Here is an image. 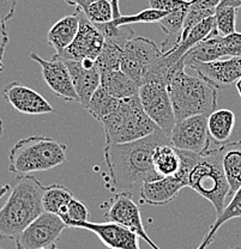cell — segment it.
Instances as JSON below:
<instances>
[{
	"label": "cell",
	"mask_w": 241,
	"mask_h": 249,
	"mask_svg": "<svg viewBox=\"0 0 241 249\" xmlns=\"http://www.w3.org/2000/svg\"><path fill=\"white\" fill-rule=\"evenodd\" d=\"M10 196L0 209V238L16 240L25 228L43 213L45 186L34 175H18L12 181Z\"/></svg>",
	"instance_id": "3"
},
{
	"label": "cell",
	"mask_w": 241,
	"mask_h": 249,
	"mask_svg": "<svg viewBox=\"0 0 241 249\" xmlns=\"http://www.w3.org/2000/svg\"><path fill=\"white\" fill-rule=\"evenodd\" d=\"M148 2L150 5V9L159 10L166 14H170V12L190 6L188 0H148Z\"/></svg>",
	"instance_id": "33"
},
{
	"label": "cell",
	"mask_w": 241,
	"mask_h": 249,
	"mask_svg": "<svg viewBox=\"0 0 241 249\" xmlns=\"http://www.w3.org/2000/svg\"><path fill=\"white\" fill-rule=\"evenodd\" d=\"M235 126V114L229 109H216L208 116V129L211 142L219 146L228 142Z\"/></svg>",
	"instance_id": "23"
},
{
	"label": "cell",
	"mask_w": 241,
	"mask_h": 249,
	"mask_svg": "<svg viewBox=\"0 0 241 249\" xmlns=\"http://www.w3.org/2000/svg\"><path fill=\"white\" fill-rule=\"evenodd\" d=\"M74 229H83L95 233L108 249H141L137 233L113 222H83L74 225Z\"/></svg>",
	"instance_id": "15"
},
{
	"label": "cell",
	"mask_w": 241,
	"mask_h": 249,
	"mask_svg": "<svg viewBox=\"0 0 241 249\" xmlns=\"http://www.w3.org/2000/svg\"><path fill=\"white\" fill-rule=\"evenodd\" d=\"M139 100L145 114L157 128L170 134L177 124L174 109L167 85L161 83H145L139 88Z\"/></svg>",
	"instance_id": "8"
},
{
	"label": "cell",
	"mask_w": 241,
	"mask_h": 249,
	"mask_svg": "<svg viewBox=\"0 0 241 249\" xmlns=\"http://www.w3.org/2000/svg\"><path fill=\"white\" fill-rule=\"evenodd\" d=\"M79 29L78 12L65 16L54 25H52L47 34L48 45L54 48L56 55L61 54L76 38Z\"/></svg>",
	"instance_id": "19"
},
{
	"label": "cell",
	"mask_w": 241,
	"mask_h": 249,
	"mask_svg": "<svg viewBox=\"0 0 241 249\" xmlns=\"http://www.w3.org/2000/svg\"><path fill=\"white\" fill-rule=\"evenodd\" d=\"M101 87L116 100H126L138 95L141 88L121 70L101 73Z\"/></svg>",
	"instance_id": "21"
},
{
	"label": "cell",
	"mask_w": 241,
	"mask_h": 249,
	"mask_svg": "<svg viewBox=\"0 0 241 249\" xmlns=\"http://www.w3.org/2000/svg\"><path fill=\"white\" fill-rule=\"evenodd\" d=\"M4 71V64H0V73Z\"/></svg>",
	"instance_id": "45"
},
{
	"label": "cell",
	"mask_w": 241,
	"mask_h": 249,
	"mask_svg": "<svg viewBox=\"0 0 241 249\" xmlns=\"http://www.w3.org/2000/svg\"><path fill=\"white\" fill-rule=\"evenodd\" d=\"M190 7V6H188ZM188 7L180 9L178 11L170 12L167 14L162 19H160L159 25L162 29L163 33L166 34L165 41L161 45V51L163 53H167L170 49L174 48L175 46L179 45L181 41L184 30V23H185L186 15H187Z\"/></svg>",
	"instance_id": "25"
},
{
	"label": "cell",
	"mask_w": 241,
	"mask_h": 249,
	"mask_svg": "<svg viewBox=\"0 0 241 249\" xmlns=\"http://www.w3.org/2000/svg\"><path fill=\"white\" fill-rule=\"evenodd\" d=\"M72 198H74L72 192L66 187L56 183L45 187L42 193L43 211L58 214L60 217L66 209V205Z\"/></svg>",
	"instance_id": "28"
},
{
	"label": "cell",
	"mask_w": 241,
	"mask_h": 249,
	"mask_svg": "<svg viewBox=\"0 0 241 249\" xmlns=\"http://www.w3.org/2000/svg\"><path fill=\"white\" fill-rule=\"evenodd\" d=\"M154 169L161 178L173 176L180 169L181 160L178 150L170 144H162L155 149L152 155Z\"/></svg>",
	"instance_id": "26"
},
{
	"label": "cell",
	"mask_w": 241,
	"mask_h": 249,
	"mask_svg": "<svg viewBox=\"0 0 241 249\" xmlns=\"http://www.w3.org/2000/svg\"><path fill=\"white\" fill-rule=\"evenodd\" d=\"M10 188H11V186L10 185H5V186L0 187V198H1L2 196H5V194H6V192L10 191Z\"/></svg>",
	"instance_id": "41"
},
{
	"label": "cell",
	"mask_w": 241,
	"mask_h": 249,
	"mask_svg": "<svg viewBox=\"0 0 241 249\" xmlns=\"http://www.w3.org/2000/svg\"><path fill=\"white\" fill-rule=\"evenodd\" d=\"M224 58H227V56H225L222 36L219 34H214L206 40L202 41L198 45L194 46L191 51H188L186 55L184 56V62H185L186 66V64L191 61L210 62Z\"/></svg>",
	"instance_id": "24"
},
{
	"label": "cell",
	"mask_w": 241,
	"mask_h": 249,
	"mask_svg": "<svg viewBox=\"0 0 241 249\" xmlns=\"http://www.w3.org/2000/svg\"><path fill=\"white\" fill-rule=\"evenodd\" d=\"M188 1H190V9L215 12L222 0H188Z\"/></svg>",
	"instance_id": "36"
},
{
	"label": "cell",
	"mask_w": 241,
	"mask_h": 249,
	"mask_svg": "<svg viewBox=\"0 0 241 249\" xmlns=\"http://www.w3.org/2000/svg\"><path fill=\"white\" fill-rule=\"evenodd\" d=\"M225 56L227 58H241V33L222 36Z\"/></svg>",
	"instance_id": "34"
},
{
	"label": "cell",
	"mask_w": 241,
	"mask_h": 249,
	"mask_svg": "<svg viewBox=\"0 0 241 249\" xmlns=\"http://www.w3.org/2000/svg\"><path fill=\"white\" fill-rule=\"evenodd\" d=\"M67 228L58 214L43 212L15 240L17 249H42L56 245Z\"/></svg>",
	"instance_id": "11"
},
{
	"label": "cell",
	"mask_w": 241,
	"mask_h": 249,
	"mask_svg": "<svg viewBox=\"0 0 241 249\" xmlns=\"http://www.w3.org/2000/svg\"><path fill=\"white\" fill-rule=\"evenodd\" d=\"M162 54L161 48L150 38L132 37L124 47L120 70L141 87Z\"/></svg>",
	"instance_id": "7"
},
{
	"label": "cell",
	"mask_w": 241,
	"mask_h": 249,
	"mask_svg": "<svg viewBox=\"0 0 241 249\" xmlns=\"http://www.w3.org/2000/svg\"><path fill=\"white\" fill-rule=\"evenodd\" d=\"M181 160L178 175L186 187L211 202L217 217L223 212L225 199L229 196V185L222 168L221 146L210 149L204 154L178 150Z\"/></svg>",
	"instance_id": "2"
},
{
	"label": "cell",
	"mask_w": 241,
	"mask_h": 249,
	"mask_svg": "<svg viewBox=\"0 0 241 249\" xmlns=\"http://www.w3.org/2000/svg\"><path fill=\"white\" fill-rule=\"evenodd\" d=\"M67 146L49 137L33 136L18 140L9 155V170L17 175L47 171L66 162Z\"/></svg>",
	"instance_id": "5"
},
{
	"label": "cell",
	"mask_w": 241,
	"mask_h": 249,
	"mask_svg": "<svg viewBox=\"0 0 241 249\" xmlns=\"http://www.w3.org/2000/svg\"><path fill=\"white\" fill-rule=\"evenodd\" d=\"M186 67L175 71L167 85L177 121L194 115H210L217 107V89L201 76H190Z\"/></svg>",
	"instance_id": "4"
},
{
	"label": "cell",
	"mask_w": 241,
	"mask_h": 249,
	"mask_svg": "<svg viewBox=\"0 0 241 249\" xmlns=\"http://www.w3.org/2000/svg\"><path fill=\"white\" fill-rule=\"evenodd\" d=\"M169 144L180 151L202 155L211 149L208 115H194L177 121L169 134Z\"/></svg>",
	"instance_id": "9"
},
{
	"label": "cell",
	"mask_w": 241,
	"mask_h": 249,
	"mask_svg": "<svg viewBox=\"0 0 241 249\" xmlns=\"http://www.w3.org/2000/svg\"><path fill=\"white\" fill-rule=\"evenodd\" d=\"M222 168L229 185V196L241 187V140L221 145Z\"/></svg>",
	"instance_id": "20"
},
{
	"label": "cell",
	"mask_w": 241,
	"mask_h": 249,
	"mask_svg": "<svg viewBox=\"0 0 241 249\" xmlns=\"http://www.w3.org/2000/svg\"><path fill=\"white\" fill-rule=\"evenodd\" d=\"M186 67L196 71L198 76L217 90L237 84L241 78V58L220 59L210 62L191 61L186 64Z\"/></svg>",
	"instance_id": "14"
},
{
	"label": "cell",
	"mask_w": 241,
	"mask_h": 249,
	"mask_svg": "<svg viewBox=\"0 0 241 249\" xmlns=\"http://www.w3.org/2000/svg\"><path fill=\"white\" fill-rule=\"evenodd\" d=\"M2 131H4V124H2V120L0 118V137L2 136Z\"/></svg>",
	"instance_id": "43"
},
{
	"label": "cell",
	"mask_w": 241,
	"mask_h": 249,
	"mask_svg": "<svg viewBox=\"0 0 241 249\" xmlns=\"http://www.w3.org/2000/svg\"><path fill=\"white\" fill-rule=\"evenodd\" d=\"M235 88H237L238 93H239V96H240V98H241V78L237 82V84H235Z\"/></svg>",
	"instance_id": "42"
},
{
	"label": "cell",
	"mask_w": 241,
	"mask_h": 249,
	"mask_svg": "<svg viewBox=\"0 0 241 249\" xmlns=\"http://www.w3.org/2000/svg\"><path fill=\"white\" fill-rule=\"evenodd\" d=\"M78 96V103L87 108L90 98L101 85V72L95 61L65 60Z\"/></svg>",
	"instance_id": "17"
},
{
	"label": "cell",
	"mask_w": 241,
	"mask_h": 249,
	"mask_svg": "<svg viewBox=\"0 0 241 249\" xmlns=\"http://www.w3.org/2000/svg\"><path fill=\"white\" fill-rule=\"evenodd\" d=\"M119 100L112 97L102 87H98V89L94 92L93 97L90 98L89 103L87 106L88 113L94 116L96 120L100 121L101 119L105 118L106 115L113 111L118 106Z\"/></svg>",
	"instance_id": "29"
},
{
	"label": "cell",
	"mask_w": 241,
	"mask_h": 249,
	"mask_svg": "<svg viewBox=\"0 0 241 249\" xmlns=\"http://www.w3.org/2000/svg\"><path fill=\"white\" fill-rule=\"evenodd\" d=\"M238 9L230 6H221L220 5L215 10V23H216V30L219 35L228 36L234 34L235 23H237Z\"/></svg>",
	"instance_id": "31"
},
{
	"label": "cell",
	"mask_w": 241,
	"mask_h": 249,
	"mask_svg": "<svg viewBox=\"0 0 241 249\" xmlns=\"http://www.w3.org/2000/svg\"><path fill=\"white\" fill-rule=\"evenodd\" d=\"M162 144H169V134L157 129L143 139L106 145L103 156L110 178L108 188L115 194L132 193L136 187L161 178L154 169L152 155Z\"/></svg>",
	"instance_id": "1"
},
{
	"label": "cell",
	"mask_w": 241,
	"mask_h": 249,
	"mask_svg": "<svg viewBox=\"0 0 241 249\" xmlns=\"http://www.w3.org/2000/svg\"><path fill=\"white\" fill-rule=\"evenodd\" d=\"M17 0H0V22L6 23L16 12Z\"/></svg>",
	"instance_id": "35"
},
{
	"label": "cell",
	"mask_w": 241,
	"mask_h": 249,
	"mask_svg": "<svg viewBox=\"0 0 241 249\" xmlns=\"http://www.w3.org/2000/svg\"><path fill=\"white\" fill-rule=\"evenodd\" d=\"M234 249H241V247H237V248H234Z\"/></svg>",
	"instance_id": "46"
},
{
	"label": "cell",
	"mask_w": 241,
	"mask_h": 249,
	"mask_svg": "<svg viewBox=\"0 0 241 249\" xmlns=\"http://www.w3.org/2000/svg\"><path fill=\"white\" fill-rule=\"evenodd\" d=\"M185 183L178 175L166 176L141 186V202L152 206H165L174 200Z\"/></svg>",
	"instance_id": "18"
},
{
	"label": "cell",
	"mask_w": 241,
	"mask_h": 249,
	"mask_svg": "<svg viewBox=\"0 0 241 249\" xmlns=\"http://www.w3.org/2000/svg\"><path fill=\"white\" fill-rule=\"evenodd\" d=\"M100 123L105 129L107 144H125L143 139L159 129L145 114L138 95L119 100L115 109Z\"/></svg>",
	"instance_id": "6"
},
{
	"label": "cell",
	"mask_w": 241,
	"mask_h": 249,
	"mask_svg": "<svg viewBox=\"0 0 241 249\" xmlns=\"http://www.w3.org/2000/svg\"><path fill=\"white\" fill-rule=\"evenodd\" d=\"M2 97L25 115H45L54 111L51 103L41 93L18 82L9 83L2 90Z\"/></svg>",
	"instance_id": "16"
},
{
	"label": "cell",
	"mask_w": 241,
	"mask_h": 249,
	"mask_svg": "<svg viewBox=\"0 0 241 249\" xmlns=\"http://www.w3.org/2000/svg\"><path fill=\"white\" fill-rule=\"evenodd\" d=\"M111 2L113 7V14H114V19L115 18H119L120 16H123L120 14V9H119V0H108Z\"/></svg>",
	"instance_id": "40"
},
{
	"label": "cell",
	"mask_w": 241,
	"mask_h": 249,
	"mask_svg": "<svg viewBox=\"0 0 241 249\" xmlns=\"http://www.w3.org/2000/svg\"><path fill=\"white\" fill-rule=\"evenodd\" d=\"M220 5L221 6H230L239 9V7H241V0H222Z\"/></svg>",
	"instance_id": "39"
},
{
	"label": "cell",
	"mask_w": 241,
	"mask_h": 249,
	"mask_svg": "<svg viewBox=\"0 0 241 249\" xmlns=\"http://www.w3.org/2000/svg\"><path fill=\"white\" fill-rule=\"evenodd\" d=\"M7 43H9V31H7L6 23L0 22V64H2Z\"/></svg>",
	"instance_id": "37"
},
{
	"label": "cell",
	"mask_w": 241,
	"mask_h": 249,
	"mask_svg": "<svg viewBox=\"0 0 241 249\" xmlns=\"http://www.w3.org/2000/svg\"><path fill=\"white\" fill-rule=\"evenodd\" d=\"M30 59L40 65L46 84L56 97L65 102H78L71 73L64 60L54 55L51 60H46L36 53H30Z\"/></svg>",
	"instance_id": "13"
},
{
	"label": "cell",
	"mask_w": 241,
	"mask_h": 249,
	"mask_svg": "<svg viewBox=\"0 0 241 249\" xmlns=\"http://www.w3.org/2000/svg\"><path fill=\"white\" fill-rule=\"evenodd\" d=\"M79 16V29L76 38L61 54L54 56L61 60L74 61H95L105 46V36L97 29L94 23L90 22L80 10H77Z\"/></svg>",
	"instance_id": "10"
},
{
	"label": "cell",
	"mask_w": 241,
	"mask_h": 249,
	"mask_svg": "<svg viewBox=\"0 0 241 249\" xmlns=\"http://www.w3.org/2000/svg\"><path fill=\"white\" fill-rule=\"evenodd\" d=\"M67 228H74V224L89 220V210L83 201L72 198L66 205V209L60 216Z\"/></svg>",
	"instance_id": "32"
},
{
	"label": "cell",
	"mask_w": 241,
	"mask_h": 249,
	"mask_svg": "<svg viewBox=\"0 0 241 249\" xmlns=\"http://www.w3.org/2000/svg\"><path fill=\"white\" fill-rule=\"evenodd\" d=\"M234 218H241V187L237 191V193L233 196L232 200L228 205H225L223 212L220 214L219 217H216L214 224L210 227V230L204 236V238L202 240L201 245L198 246L196 249H206L214 241L215 236H216L217 231L220 230V228L227 223L228 220L234 219Z\"/></svg>",
	"instance_id": "27"
},
{
	"label": "cell",
	"mask_w": 241,
	"mask_h": 249,
	"mask_svg": "<svg viewBox=\"0 0 241 249\" xmlns=\"http://www.w3.org/2000/svg\"><path fill=\"white\" fill-rule=\"evenodd\" d=\"M105 218L107 222L118 223L137 233L139 238H143L152 249H161L159 246L155 245L154 241L147 233L143 219H142L141 210L138 205L133 201L132 193L115 194V196L111 200L110 207L106 210Z\"/></svg>",
	"instance_id": "12"
},
{
	"label": "cell",
	"mask_w": 241,
	"mask_h": 249,
	"mask_svg": "<svg viewBox=\"0 0 241 249\" xmlns=\"http://www.w3.org/2000/svg\"><path fill=\"white\" fill-rule=\"evenodd\" d=\"M166 15H167L166 12L159 11V10L147 9L131 16H120L119 18L111 20L110 24L114 28H121L131 24H139V23H145V24L159 23L160 19H162Z\"/></svg>",
	"instance_id": "30"
},
{
	"label": "cell",
	"mask_w": 241,
	"mask_h": 249,
	"mask_svg": "<svg viewBox=\"0 0 241 249\" xmlns=\"http://www.w3.org/2000/svg\"><path fill=\"white\" fill-rule=\"evenodd\" d=\"M42 249H58V247H56V245H52V246H48V247L42 248Z\"/></svg>",
	"instance_id": "44"
},
{
	"label": "cell",
	"mask_w": 241,
	"mask_h": 249,
	"mask_svg": "<svg viewBox=\"0 0 241 249\" xmlns=\"http://www.w3.org/2000/svg\"><path fill=\"white\" fill-rule=\"evenodd\" d=\"M96 1L98 0H65L66 4L74 6L77 10H80L83 14H85L92 7V5H94Z\"/></svg>",
	"instance_id": "38"
},
{
	"label": "cell",
	"mask_w": 241,
	"mask_h": 249,
	"mask_svg": "<svg viewBox=\"0 0 241 249\" xmlns=\"http://www.w3.org/2000/svg\"><path fill=\"white\" fill-rule=\"evenodd\" d=\"M133 35H123L116 37L105 38V46L96 60V66L101 73L120 70L124 47Z\"/></svg>",
	"instance_id": "22"
}]
</instances>
